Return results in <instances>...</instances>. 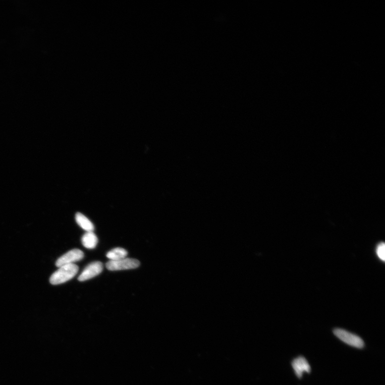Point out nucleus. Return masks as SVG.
Returning a JSON list of instances; mask_svg holds the SVG:
<instances>
[{
    "instance_id": "f257e3e1",
    "label": "nucleus",
    "mask_w": 385,
    "mask_h": 385,
    "mask_svg": "<svg viewBox=\"0 0 385 385\" xmlns=\"http://www.w3.org/2000/svg\"><path fill=\"white\" fill-rule=\"evenodd\" d=\"M78 270V267L75 264L60 267L52 275L50 281L53 285L61 284L72 279L77 274Z\"/></svg>"
},
{
    "instance_id": "f03ea898",
    "label": "nucleus",
    "mask_w": 385,
    "mask_h": 385,
    "mask_svg": "<svg viewBox=\"0 0 385 385\" xmlns=\"http://www.w3.org/2000/svg\"><path fill=\"white\" fill-rule=\"evenodd\" d=\"M333 333L340 340L349 346L357 348H362L364 346V342L360 337L346 330L335 329L333 330Z\"/></svg>"
},
{
    "instance_id": "7ed1b4c3",
    "label": "nucleus",
    "mask_w": 385,
    "mask_h": 385,
    "mask_svg": "<svg viewBox=\"0 0 385 385\" xmlns=\"http://www.w3.org/2000/svg\"><path fill=\"white\" fill-rule=\"evenodd\" d=\"M140 265V262L136 259L125 258L119 261H110L106 263V268L110 271H118L136 269Z\"/></svg>"
},
{
    "instance_id": "20e7f679",
    "label": "nucleus",
    "mask_w": 385,
    "mask_h": 385,
    "mask_svg": "<svg viewBox=\"0 0 385 385\" xmlns=\"http://www.w3.org/2000/svg\"><path fill=\"white\" fill-rule=\"evenodd\" d=\"M84 257L83 252L78 249H74L60 256L56 262V266L59 268L65 265L73 264L74 262L82 260Z\"/></svg>"
},
{
    "instance_id": "39448f33",
    "label": "nucleus",
    "mask_w": 385,
    "mask_h": 385,
    "mask_svg": "<svg viewBox=\"0 0 385 385\" xmlns=\"http://www.w3.org/2000/svg\"><path fill=\"white\" fill-rule=\"evenodd\" d=\"M104 266L99 261L94 262L88 265L79 276V281H84L92 279L103 272Z\"/></svg>"
},
{
    "instance_id": "423d86ee",
    "label": "nucleus",
    "mask_w": 385,
    "mask_h": 385,
    "mask_svg": "<svg viewBox=\"0 0 385 385\" xmlns=\"http://www.w3.org/2000/svg\"><path fill=\"white\" fill-rule=\"evenodd\" d=\"M293 368L297 377L301 378L304 372L310 373L311 368L305 357L300 356L294 359L292 363Z\"/></svg>"
},
{
    "instance_id": "0eeeda50",
    "label": "nucleus",
    "mask_w": 385,
    "mask_h": 385,
    "mask_svg": "<svg viewBox=\"0 0 385 385\" xmlns=\"http://www.w3.org/2000/svg\"><path fill=\"white\" fill-rule=\"evenodd\" d=\"M82 242L83 245L87 249L95 248L98 243V239L95 233L93 232H86L82 236Z\"/></svg>"
},
{
    "instance_id": "6e6552de",
    "label": "nucleus",
    "mask_w": 385,
    "mask_h": 385,
    "mask_svg": "<svg viewBox=\"0 0 385 385\" xmlns=\"http://www.w3.org/2000/svg\"><path fill=\"white\" fill-rule=\"evenodd\" d=\"M76 220L77 224L87 232H93L94 226L92 222L83 214L78 213L76 215Z\"/></svg>"
},
{
    "instance_id": "1a4fd4ad",
    "label": "nucleus",
    "mask_w": 385,
    "mask_h": 385,
    "mask_svg": "<svg viewBox=\"0 0 385 385\" xmlns=\"http://www.w3.org/2000/svg\"><path fill=\"white\" fill-rule=\"evenodd\" d=\"M127 252L122 248H116L108 252L106 256L110 261H119L126 258Z\"/></svg>"
},
{
    "instance_id": "9d476101",
    "label": "nucleus",
    "mask_w": 385,
    "mask_h": 385,
    "mask_svg": "<svg viewBox=\"0 0 385 385\" xmlns=\"http://www.w3.org/2000/svg\"><path fill=\"white\" fill-rule=\"evenodd\" d=\"M376 254L378 258L384 262L385 260V245L384 242H380L376 248Z\"/></svg>"
}]
</instances>
